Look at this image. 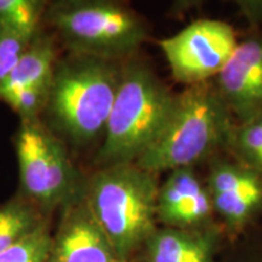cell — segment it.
Listing matches in <instances>:
<instances>
[{
    "label": "cell",
    "instance_id": "e0dca14e",
    "mask_svg": "<svg viewBox=\"0 0 262 262\" xmlns=\"http://www.w3.org/2000/svg\"><path fill=\"white\" fill-rule=\"evenodd\" d=\"M50 86L19 88L0 95L16 113L22 118V122L37 120L38 114L47 107Z\"/></svg>",
    "mask_w": 262,
    "mask_h": 262
},
{
    "label": "cell",
    "instance_id": "277c9868",
    "mask_svg": "<svg viewBox=\"0 0 262 262\" xmlns=\"http://www.w3.org/2000/svg\"><path fill=\"white\" fill-rule=\"evenodd\" d=\"M122 72L117 61L80 55L55 68L47 107L73 142L85 145L104 134Z\"/></svg>",
    "mask_w": 262,
    "mask_h": 262
},
{
    "label": "cell",
    "instance_id": "5bb4252c",
    "mask_svg": "<svg viewBox=\"0 0 262 262\" xmlns=\"http://www.w3.org/2000/svg\"><path fill=\"white\" fill-rule=\"evenodd\" d=\"M47 219L27 199H14L0 206V253L32 233Z\"/></svg>",
    "mask_w": 262,
    "mask_h": 262
},
{
    "label": "cell",
    "instance_id": "4fadbf2b",
    "mask_svg": "<svg viewBox=\"0 0 262 262\" xmlns=\"http://www.w3.org/2000/svg\"><path fill=\"white\" fill-rule=\"evenodd\" d=\"M55 50L47 37H35L29 42L17 64L0 86V95L19 88L49 86L54 77Z\"/></svg>",
    "mask_w": 262,
    "mask_h": 262
},
{
    "label": "cell",
    "instance_id": "9a60e30c",
    "mask_svg": "<svg viewBox=\"0 0 262 262\" xmlns=\"http://www.w3.org/2000/svg\"><path fill=\"white\" fill-rule=\"evenodd\" d=\"M42 3L35 0H0V25L33 39Z\"/></svg>",
    "mask_w": 262,
    "mask_h": 262
},
{
    "label": "cell",
    "instance_id": "8992f818",
    "mask_svg": "<svg viewBox=\"0 0 262 262\" xmlns=\"http://www.w3.org/2000/svg\"><path fill=\"white\" fill-rule=\"evenodd\" d=\"M16 150L21 187L27 201L41 212L64 205L79 192L63 145L38 120L22 122Z\"/></svg>",
    "mask_w": 262,
    "mask_h": 262
},
{
    "label": "cell",
    "instance_id": "30bf717a",
    "mask_svg": "<svg viewBox=\"0 0 262 262\" xmlns=\"http://www.w3.org/2000/svg\"><path fill=\"white\" fill-rule=\"evenodd\" d=\"M214 84L239 123L262 116V37L239 42Z\"/></svg>",
    "mask_w": 262,
    "mask_h": 262
},
{
    "label": "cell",
    "instance_id": "ba28073f",
    "mask_svg": "<svg viewBox=\"0 0 262 262\" xmlns=\"http://www.w3.org/2000/svg\"><path fill=\"white\" fill-rule=\"evenodd\" d=\"M122 261L94 217L83 189L63 205L55 235L51 237L47 262Z\"/></svg>",
    "mask_w": 262,
    "mask_h": 262
},
{
    "label": "cell",
    "instance_id": "7a4b0ae2",
    "mask_svg": "<svg viewBox=\"0 0 262 262\" xmlns=\"http://www.w3.org/2000/svg\"><path fill=\"white\" fill-rule=\"evenodd\" d=\"M156 173L135 163L106 166L83 188L94 217L122 261L127 260L157 231Z\"/></svg>",
    "mask_w": 262,
    "mask_h": 262
},
{
    "label": "cell",
    "instance_id": "52a82bcc",
    "mask_svg": "<svg viewBox=\"0 0 262 262\" xmlns=\"http://www.w3.org/2000/svg\"><path fill=\"white\" fill-rule=\"evenodd\" d=\"M238 44L234 29L219 19H196L159 42L172 77L186 86L217 77Z\"/></svg>",
    "mask_w": 262,
    "mask_h": 262
},
{
    "label": "cell",
    "instance_id": "ffe728a7",
    "mask_svg": "<svg viewBox=\"0 0 262 262\" xmlns=\"http://www.w3.org/2000/svg\"><path fill=\"white\" fill-rule=\"evenodd\" d=\"M261 117H262V116H261Z\"/></svg>",
    "mask_w": 262,
    "mask_h": 262
},
{
    "label": "cell",
    "instance_id": "8fae6325",
    "mask_svg": "<svg viewBox=\"0 0 262 262\" xmlns=\"http://www.w3.org/2000/svg\"><path fill=\"white\" fill-rule=\"evenodd\" d=\"M212 211L210 193L192 168L172 170L159 186L157 217L166 227L196 229L208 222Z\"/></svg>",
    "mask_w": 262,
    "mask_h": 262
},
{
    "label": "cell",
    "instance_id": "9c48e42d",
    "mask_svg": "<svg viewBox=\"0 0 262 262\" xmlns=\"http://www.w3.org/2000/svg\"><path fill=\"white\" fill-rule=\"evenodd\" d=\"M205 186L229 228H242L262 210V176L243 164L214 163Z\"/></svg>",
    "mask_w": 262,
    "mask_h": 262
},
{
    "label": "cell",
    "instance_id": "7c38bea8",
    "mask_svg": "<svg viewBox=\"0 0 262 262\" xmlns=\"http://www.w3.org/2000/svg\"><path fill=\"white\" fill-rule=\"evenodd\" d=\"M146 262H212L211 235L196 229L162 228L143 245Z\"/></svg>",
    "mask_w": 262,
    "mask_h": 262
},
{
    "label": "cell",
    "instance_id": "6da1fadb",
    "mask_svg": "<svg viewBox=\"0 0 262 262\" xmlns=\"http://www.w3.org/2000/svg\"><path fill=\"white\" fill-rule=\"evenodd\" d=\"M232 118L214 83L188 85L176 94L162 135L135 164L153 173L192 168L228 146L235 125Z\"/></svg>",
    "mask_w": 262,
    "mask_h": 262
},
{
    "label": "cell",
    "instance_id": "5b68a950",
    "mask_svg": "<svg viewBox=\"0 0 262 262\" xmlns=\"http://www.w3.org/2000/svg\"><path fill=\"white\" fill-rule=\"evenodd\" d=\"M50 21L74 55L117 61L147 39L146 26L125 6L100 0L55 3Z\"/></svg>",
    "mask_w": 262,
    "mask_h": 262
},
{
    "label": "cell",
    "instance_id": "3957f363",
    "mask_svg": "<svg viewBox=\"0 0 262 262\" xmlns=\"http://www.w3.org/2000/svg\"><path fill=\"white\" fill-rule=\"evenodd\" d=\"M175 98L176 94L146 66L123 67L104 141L96 156L98 165L136 163L162 135Z\"/></svg>",
    "mask_w": 262,
    "mask_h": 262
},
{
    "label": "cell",
    "instance_id": "2e32d148",
    "mask_svg": "<svg viewBox=\"0 0 262 262\" xmlns=\"http://www.w3.org/2000/svg\"><path fill=\"white\" fill-rule=\"evenodd\" d=\"M51 237L48 221H44L32 233L0 253V262H47Z\"/></svg>",
    "mask_w": 262,
    "mask_h": 262
},
{
    "label": "cell",
    "instance_id": "d6986e66",
    "mask_svg": "<svg viewBox=\"0 0 262 262\" xmlns=\"http://www.w3.org/2000/svg\"><path fill=\"white\" fill-rule=\"evenodd\" d=\"M119 262H125V261H119Z\"/></svg>",
    "mask_w": 262,
    "mask_h": 262
},
{
    "label": "cell",
    "instance_id": "ac0fdd59",
    "mask_svg": "<svg viewBox=\"0 0 262 262\" xmlns=\"http://www.w3.org/2000/svg\"><path fill=\"white\" fill-rule=\"evenodd\" d=\"M32 39L0 25V86L17 64Z\"/></svg>",
    "mask_w": 262,
    "mask_h": 262
}]
</instances>
